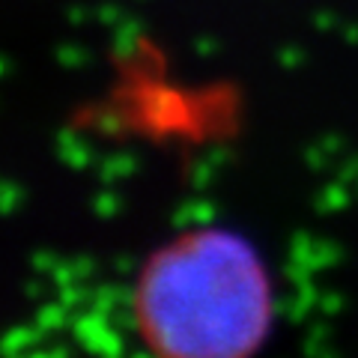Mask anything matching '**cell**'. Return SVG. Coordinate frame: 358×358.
<instances>
[{"instance_id": "cell-1", "label": "cell", "mask_w": 358, "mask_h": 358, "mask_svg": "<svg viewBox=\"0 0 358 358\" xmlns=\"http://www.w3.org/2000/svg\"><path fill=\"white\" fill-rule=\"evenodd\" d=\"M129 322L147 358H257L275 329L272 268L239 230L194 224L138 263Z\"/></svg>"}]
</instances>
